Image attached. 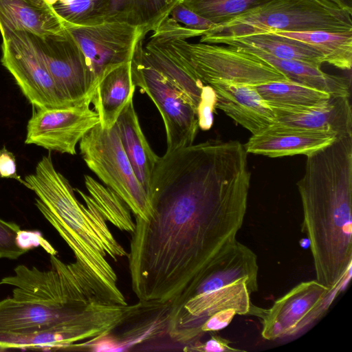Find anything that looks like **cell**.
I'll return each instance as SVG.
<instances>
[{"mask_svg":"<svg viewBox=\"0 0 352 352\" xmlns=\"http://www.w3.org/2000/svg\"><path fill=\"white\" fill-rule=\"evenodd\" d=\"M107 21L125 22L144 29L146 35L155 30L180 0H107Z\"/></svg>","mask_w":352,"mask_h":352,"instance_id":"obj_25","label":"cell"},{"mask_svg":"<svg viewBox=\"0 0 352 352\" xmlns=\"http://www.w3.org/2000/svg\"><path fill=\"white\" fill-rule=\"evenodd\" d=\"M131 61L108 73L91 96V103L104 129L115 125L126 104L133 98L136 87L132 79Z\"/></svg>","mask_w":352,"mask_h":352,"instance_id":"obj_21","label":"cell"},{"mask_svg":"<svg viewBox=\"0 0 352 352\" xmlns=\"http://www.w3.org/2000/svg\"><path fill=\"white\" fill-rule=\"evenodd\" d=\"M90 104L85 102L62 107H34L28 122L25 143L76 155L78 143L100 122Z\"/></svg>","mask_w":352,"mask_h":352,"instance_id":"obj_14","label":"cell"},{"mask_svg":"<svg viewBox=\"0 0 352 352\" xmlns=\"http://www.w3.org/2000/svg\"><path fill=\"white\" fill-rule=\"evenodd\" d=\"M17 241L19 245L26 251L38 246H41L50 255L56 254V251L37 231L20 230L17 236Z\"/></svg>","mask_w":352,"mask_h":352,"instance_id":"obj_33","label":"cell"},{"mask_svg":"<svg viewBox=\"0 0 352 352\" xmlns=\"http://www.w3.org/2000/svg\"><path fill=\"white\" fill-rule=\"evenodd\" d=\"M214 44L254 48L278 58L298 60L320 67L324 63L323 56L309 45L274 32L224 38Z\"/></svg>","mask_w":352,"mask_h":352,"instance_id":"obj_22","label":"cell"},{"mask_svg":"<svg viewBox=\"0 0 352 352\" xmlns=\"http://www.w3.org/2000/svg\"><path fill=\"white\" fill-rule=\"evenodd\" d=\"M63 21L45 0H0V32L23 31L38 36L57 33Z\"/></svg>","mask_w":352,"mask_h":352,"instance_id":"obj_19","label":"cell"},{"mask_svg":"<svg viewBox=\"0 0 352 352\" xmlns=\"http://www.w3.org/2000/svg\"><path fill=\"white\" fill-rule=\"evenodd\" d=\"M64 27L80 47L96 89L108 73L131 60L138 43L146 36L142 28L119 21Z\"/></svg>","mask_w":352,"mask_h":352,"instance_id":"obj_12","label":"cell"},{"mask_svg":"<svg viewBox=\"0 0 352 352\" xmlns=\"http://www.w3.org/2000/svg\"><path fill=\"white\" fill-rule=\"evenodd\" d=\"M142 43L143 40L138 43L131 61L133 82L160 111L165 127L166 151L190 146L199 128L197 114L182 92L145 58Z\"/></svg>","mask_w":352,"mask_h":352,"instance_id":"obj_8","label":"cell"},{"mask_svg":"<svg viewBox=\"0 0 352 352\" xmlns=\"http://www.w3.org/2000/svg\"><path fill=\"white\" fill-rule=\"evenodd\" d=\"M26 33L65 100L72 104L91 103L96 90L94 76L80 47L65 28L44 36Z\"/></svg>","mask_w":352,"mask_h":352,"instance_id":"obj_13","label":"cell"},{"mask_svg":"<svg viewBox=\"0 0 352 352\" xmlns=\"http://www.w3.org/2000/svg\"><path fill=\"white\" fill-rule=\"evenodd\" d=\"M331 1L337 6L348 9H352V0H327Z\"/></svg>","mask_w":352,"mask_h":352,"instance_id":"obj_36","label":"cell"},{"mask_svg":"<svg viewBox=\"0 0 352 352\" xmlns=\"http://www.w3.org/2000/svg\"><path fill=\"white\" fill-rule=\"evenodd\" d=\"M63 25H92L107 21V0H45Z\"/></svg>","mask_w":352,"mask_h":352,"instance_id":"obj_28","label":"cell"},{"mask_svg":"<svg viewBox=\"0 0 352 352\" xmlns=\"http://www.w3.org/2000/svg\"><path fill=\"white\" fill-rule=\"evenodd\" d=\"M340 287L329 288L316 280L302 282L267 309L255 307L262 337L275 340L298 335L322 317Z\"/></svg>","mask_w":352,"mask_h":352,"instance_id":"obj_9","label":"cell"},{"mask_svg":"<svg viewBox=\"0 0 352 352\" xmlns=\"http://www.w3.org/2000/svg\"><path fill=\"white\" fill-rule=\"evenodd\" d=\"M247 153L237 140H208L159 156L148 193L153 212L147 221L135 217L127 255L139 301L179 309L236 240L250 184Z\"/></svg>","mask_w":352,"mask_h":352,"instance_id":"obj_1","label":"cell"},{"mask_svg":"<svg viewBox=\"0 0 352 352\" xmlns=\"http://www.w3.org/2000/svg\"><path fill=\"white\" fill-rule=\"evenodd\" d=\"M142 53L185 96L197 114L199 127L208 130L212 124V114L217 107L212 88L205 86L196 78L162 38L152 34L143 46Z\"/></svg>","mask_w":352,"mask_h":352,"instance_id":"obj_15","label":"cell"},{"mask_svg":"<svg viewBox=\"0 0 352 352\" xmlns=\"http://www.w3.org/2000/svg\"><path fill=\"white\" fill-rule=\"evenodd\" d=\"M20 230L16 223L0 219V258L16 259L28 252L18 244Z\"/></svg>","mask_w":352,"mask_h":352,"instance_id":"obj_30","label":"cell"},{"mask_svg":"<svg viewBox=\"0 0 352 352\" xmlns=\"http://www.w3.org/2000/svg\"><path fill=\"white\" fill-rule=\"evenodd\" d=\"M258 285L247 278L239 280L219 289L195 294L179 309L173 311L166 331L169 339L188 351L204 336L201 327L214 314L225 309H234L238 315L252 313L250 295Z\"/></svg>","mask_w":352,"mask_h":352,"instance_id":"obj_10","label":"cell"},{"mask_svg":"<svg viewBox=\"0 0 352 352\" xmlns=\"http://www.w3.org/2000/svg\"><path fill=\"white\" fill-rule=\"evenodd\" d=\"M230 341L216 334L211 336L210 338L205 342L200 341L191 346L187 351L202 352H237L243 351L230 346Z\"/></svg>","mask_w":352,"mask_h":352,"instance_id":"obj_32","label":"cell"},{"mask_svg":"<svg viewBox=\"0 0 352 352\" xmlns=\"http://www.w3.org/2000/svg\"><path fill=\"white\" fill-rule=\"evenodd\" d=\"M116 124L132 168L148 194L159 156L150 146L142 130L133 99L126 104Z\"/></svg>","mask_w":352,"mask_h":352,"instance_id":"obj_20","label":"cell"},{"mask_svg":"<svg viewBox=\"0 0 352 352\" xmlns=\"http://www.w3.org/2000/svg\"><path fill=\"white\" fill-rule=\"evenodd\" d=\"M85 184L104 219L121 231L132 234L135 223L124 200L110 188L89 175H85Z\"/></svg>","mask_w":352,"mask_h":352,"instance_id":"obj_27","label":"cell"},{"mask_svg":"<svg viewBox=\"0 0 352 352\" xmlns=\"http://www.w3.org/2000/svg\"><path fill=\"white\" fill-rule=\"evenodd\" d=\"M297 182L316 280L342 287L352 263V135L307 156Z\"/></svg>","mask_w":352,"mask_h":352,"instance_id":"obj_3","label":"cell"},{"mask_svg":"<svg viewBox=\"0 0 352 352\" xmlns=\"http://www.w3.org/2000/svg\"><path fill=\"white\" fill-rule=\"evenodd\" d=\"M238 315L234 309L222 310L210 317L201 327L203 335L208 332H215L227 327L234 317Z\"/></svg>","mask_w":352,"mask_h":352,"instance_id":"obj_35","label":"cell"},{"mask_svg":"<svg viewBox=\"0 0 352 352\" xmlns=\"http://www.w3.org/2000/svg\"><path fill=\"white\" fill-rule=\"evenodd\" d=\"M24 180L37 196L36 206L71 248L76 261L105 287L113 302L127 305L106 257L117 261L128 253L113 236L92 197L74 189L56 169L50 155L43 156L34 173Z\"/></svg>","mask_w":352,"mask_h":352,"instance_id":"obj_4","label":"cell"},{"mask_svg":"<svg viewBox=\"0 0 352 352\" xmlns=\"http://www.w3.org/2000/svg\"><path fill=\"white\" fill-rule=\"evenodd\" d=\"M162 37L205 86L210 87V83L222 80L256 85L289 80L272 65L248 51L222 44L191 43L188 39Z\"/></svg>","mask_w":352,"mask_h":352,"instance_id":"obj_6","label":"cell"},{"mask_svg":"<svg viewBox=\"0 0 352 352\" xmlns=\"http://www.w3.org/2000/svg\"><path fill=\"white\" fill-rule=\"evenodd\" d=\"M272 108L289 111H304L325 104L329 94L290 80L254 85Z\"/></svg>","mask_w":352,"mask_h":352,"instance_id":"obj_24","label":"cell"},{"mask_svg":"<svg viewBox=\"0 0 352 352\" xmlns=\"http://www.w3.org/2000/svg\"><path fill=\"white\" fill-rule=\"evenodd\" d=\"M267 0H180L200 16L219 25Z\"/></svg>","mask_w":352,"mask_h":352,"instance_id":"obj_29","label":"cell"},{"mask_svg":"<svg viewBox=\"0 0 352 352\" xmlns=\"http://www.w3.org/2000/svg\"><path fill=\"white\" fill-rule=\"evenodd\" d=\"M274 33L309 45L323 56L324 63L343 70L351 69L352 32L314 30Z\"/></svg>","mask_w":352,"mask_h":352,"instance_id":"obj_26","label":"cell"},{"mask_svg":"<svg viewBox=\"0 0 352 352\" xmlns=\"http://www.w3.org/2000/svg\"><path fill=\"white\" fill-rule=\"evenodd\" d=\"M0 177L16 179L27 187L25 181L17 174L15 156L5 146L0 149Z\"/></svg>","mask_w":352,"mask_h":352,"instance_id":"obj_34","label":"cell"},{"mask_svg":"<svg viewBox=\"0 0 352 352\" xmlns=\"http://www.w3.org/2000/svg\"><path fill=\"white\" fill-rule=\"evenodd\" d=\"M333 132L308 130L274 124L252 135L244 144L248 153L278 157L294 155H309L336 139Z\"/></svg>","mask_w":352,"mask_h":352,"instance_id":"obj_16","label":"cell"},{"mask_svg":"<svg viewBox=\"0 0 352 352\" xmlns=\"http://www.w3.org/2000/svg\"><path fill=\"white\" fill-rule=\"evenodd\" d=\"M79 146L88 168L124 200L135 217L147 221L152 206L125 153L116 124L104 129L97 124L83 136Z\"/></svg>","mask_w":352,"mask_h":352,"instance_id":"obj_7","label":"cell"},{"mask_svg":"<svg viewBox=\"0 0 352 352\" xmlns=\"http://www.w3.org/2000/svg\"><path fill=\"white\" fill-rule=\"evenodd\" d=\"M169 16L186 28L205 32L217 25L197 14L180 2L173 8Z\"/></svg>","mask_w":352,"mask_h":352,"instance_id":"obj_31","label":"cell"},{"mask_svg":"<svg viewBox=\"0 0 352 352\" xmlns=\"http://www.w3.org/2000/svg\"><path fill=\"white\" fill-rule=\"evenodd\" d=\"M2 65L33 107L69 106L58 91L41 54L25 32L1 34Z\"/></svg>","mask_w":352,"mask_h":352,"instance_id":"obj_11","label":"cell"},{"mask_svg":"<svg viewBox=\"0 0 352 352\" xmlns=\"http://www.w3.org/2000/svg\"><path fill=\"white\" fill-rule=\"evenodd\" d=\"M216 97V107L236 122L256 134L276 122L274 109L261 97L254 85L228 81L210 84Z\"/></svg>","mask_w":352,"mask_h":352,"instance_id":"obj_17","label":"cell"},{"mask_svg":"<svg viewBox=\"0 0 352 352\" xmlns=\"http://www.w3.org/2000/svg\"><path fill=\"white\" fill-rule=\"evenodd\" d=\"M273 109L276 116L274 124L333 132L338 138L352 135V110L348 96H331L325 104L304 111Z\"/></svg>","mask_w":352,"mask_h":352,"instance_id":"obj_18","label":"cell"},{"mask_svg":"<svg viewBox=\"0 0 352 352\" xmlns=\"http://www.w3.org/2000/svg\"><path fill=\"white\" fill-rule=\"evenodd\" d=\"M236 48L248 51L264 59L290 80L326 92L331 96H350L349 80L342 76L327 74L321 70L320 66L298 60L278 58L254 48Z\"/></svg>","mask_w":352,"mask_h":352,"instance_id":"obj_23","label":"cell"},{"mask_svg":"<svg viewBox=\"0 0 352 352\" xmlns=\"http://www.w3.org/2000/svg\"><path fill=\"white\" fill-rule=\"evenodd\" d=\"M352 32V9L327 0H267L206 31L199 42L274 32Z\"/></svg>","mask_w":352,"mask_h":352,"instance_id":"obj_5","label":"cell"},{"mask_svg":"<svg viewBox=\"0 0 352 352\" xmlns=\"http://www.w3.org/2000/svg\"><path fill=\"white\" fill-rule=\"evenodd\" d=\"M51 269L19 265L1 285L13 286L0 300V350L60 351L111 333L138 312L140 302H113L78 261L50 255Z\"/></svg>","mask_w":352,"mask_h":352,"instance_id":"obj_2","label":"cell"}]
</instances>
